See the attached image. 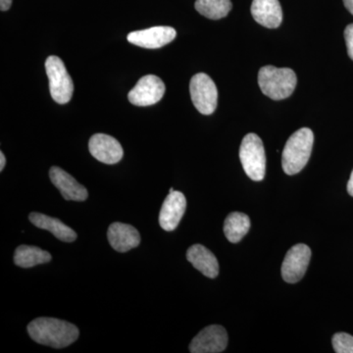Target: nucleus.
Wrapping results in <instances>:
<instances>
[{
  "label": "nucleus",
  "mask_w": 353,
  "mask_h": 353,
  "mask_svg": "<svg viewBox=\"0 0 353 353\" xmlns=\"http://www.w3.org/2000/svg\"><path fill=\"white\" fill-rule=\"evenodd\" d=\"M27 329L36 343L53 348L69 347L80 334L75 325L57 318H37L28 325Z\"/></svg>",
  "instance_id": "nucleus-1"
},
{
  "label": "nucleus",
  "mask_w": 353,
  "mask_h": 353,
  "mask_svg": "<svg viewBox=\"0 0 353 353\" xmlns=\"http://www.w3.org/2000/svg\"><path fill=\"white\" fill-rule=\"evenodd\" d=\"M313 143L314 134L308 128H301L290 136L282 154L283 170L287 175H296L306 166L311 157Z\"/></svg>",
  "instance_id": "nucleus-2"
},
{
  "label": "nucleus",
  "mask_w": 353,
  "mask_h": 353,
  "mask_svg": "<svg viewBox=\"0 0 353 353\" xmlns=\"http://www.w3.org/2000/svg\"><path fill=\"white\" fill-rule=\"evenodd\" d=\"M296 73L290 68L265 66L259 70V85L266 97L273 101L288 99L296 87Z\"/></svg>",
  "instance_id": "nucleus-3"
},
{
  "label": "nucleus",
  "mask_w": 353,
  "mask_h": 353,
  "mask_svg": "<svg viewBox=\"0 0 353 353\" xmlns=\"http://www.w3.org/2000/svg\"><path fill=\"white\" fill-rule=\"evenodd\" d=\"M240 159L246 175L252 181L263 180L266 170V155L263 143L257 134H248L241 141Z\"/></svg>",
  "instance_id": "nucleus-4"
},
{
  "label": "nucleus",
  "mask_w": 353,
  "mask_h": 353,
  "mask_svg": "<svg viewBox=\"0 0 353 353\" xmlns=\"http://www.w3.org/2000/svg\"><path fill=\"white\" fill-rule=\"evenodd\" d=\"M46 71L53 101L59 104L68 103L73 97L74 83L63 61L53 55L48 57L46 61Z\"/></svg>",
  "instance_id": "nucleus-5"
},
{
  "label": "nucleus",
  "mask_w": 353,
  "mask_h": 353,
  "mask_svg": "<svg viewBox=\"0 0 353 353\" xmlns=\"http://www.w3.org/2000/svg\"><path fill=\"white\" fill-rule=\"evenodd\" d=\"M190 97L197 110L203 115H211L218 103V90L212 79L204 73L192 77L190 83Z\"/></svg>",
  "instance_id": "nucleus-6"
},
{
  "label": "nucleus",
  "mask_w": 353,
  "mask_h": 353,
  "mask_svg": "<svg viewBox=\"0 0 353 353\" xmlns=\"http://www.w3.org/2000/svg\"><path fill=\"white\" fill-rule=\"evenodd\" d=\"M311 259V250L303 243L292 246L282 265V277L289 284H296L305 275Z\"/></svg>",
  "instance_id": "nucleus-7"
},
{
  "label": "nucleus",
  "mask_w": 353,
  "mask_h": 353,
  "mask_svg": "<svg viewBox=\"0 0 353 353\" xmlns=\"http://www.w3.org/2000/svg\"><path fill=\"white\" fill-rule=\"evenodd\" d=\"M165 94V85L161 79L146 75L139 79L128 94L130 102L136 106H150L161 101Z\"/></svg>",
  "instance_id": "nucleus-8"
},
{
  "label": "nucleus",
  "mask_w": 353,
  "mask_h": 353,
  "mask_svg": "<svg viewBox=\"0 0 353 353\" xmlns=\"http://www.w3.org/2000/svg\"><path fill=\"white\" fill-rule=\"evenodd\" d=\"M226 330L219 325H211L199 332L190 345L192 353H219L228 345Z\"/></svg>",
  "instance_id": "nucleus-9"
},
{
  "label": "nucleus",
  "mask_w": 353,
  "mask_h": 353,
  "mask_svg": "<svg viewBox=\"0 0 353 353\" xmlns=\"http://www.w3.org/2000/svg\"><path fill=\"white\" fill-rule=\"evenodd\" d=\"M176 36V32L174 28L159 26V27L130 32L127 39L129 43L139 48L157 50L170 43L175 39Z\"/></svg>",
  "instance_id": "nucleus-10"
},
{
  "label": "nucleus",
  "mask_w": 353,
  "mask_h": 353,
  "mask_svg": "<svg viewBox=\"0 0 353 353\" xmlns=\"http://www.w3.org/2000/svg\"><path fill=\"white\" fill-rule=\"evenodd\" d=\"M90 154L105 164H116L124 155L122 145L113 137L105 134H95L88 141Z\"/></svg>",
  "instance_id": "nucleus-11"
},
{
  "label": "nucleus",
  "mask_w": 353,
  "mask_h": 353,
  "mask_svg": "<svg viewBox=\"0 0 353 353\" xmlns=\"http://www.w3.org/2000/svg\"><path fill=\"white\" fill-rule=\"evenodd\" d=\"M187 208V199L178 190L169 192L162 204L159 214V224L162 229L172 232L178 227Z\"/></svg>",
  "instance_id": "nucleus-12"
},
{
  "label": "nucleus",
  "mask_w": 353,
  "mask_h": 353,
  "mask_svg": "<svg viewBox=\"0 0 353 353\" xmlns=\"http://www.w3.org/2000/svg\"><path fill=\"white\" fill-rule=\"evenodd\" d=\"M50 178L51 183L61 192L65 201H85L88 199V190L60 167H51Z\"/></svg>",
  "instance_id": "nucleus-13"
},
{
  "label": "nucleus",
  "mask_w": 353,
  "mask_h": 353,
  "mask_svg": "<svg viewBox=\"0 0 353 353\" xmlns=\"http://www.w3.org/2000/svg\"><path fill=\"white\" fill-rule=\"evenodd\" d=\"M108 238L110 245L118 252H129L141 243L138 230L124 223H112L108 228Z\"/></svg>",
  "instance_id": "nucleus-14"
},
{
  "label": "nucleus",
  "mask_w": 353,
  "mask_h": 353,
  "mask_svg": "<svg viewBox=\"0 0 353 353\" xmlns=\"http://www.w3.org/2000/svg\"><path fill=\"white\" fill-rule=\"evenodd\" d=\"M252 15L259 24L269 29L282 24L283 11L279 0H253Z\"/></svg>",
  "instance_id": "nucleus-15"
},
{
  "label": "nucleus",
  "mask_w": 353,
  "mask_h": 353,
  "mask_svg": "<svg viewBox=\"0 0 353 353\" xmlns=\"http://www.w3.org/2000/svg\"><path fill=\"white\" fill-rule=\"evenodd\" d=\"M187 259L194 268L210 279L217 277L219 274V263L214 254L201 245L190 246L187 252Z\"/></svg>",
  "instance_id": "nucleus-16"
},
{
  "label": "nucleus",
  "mask_w": 353,
  "mask_h": 353,
  "mask_svg": "<svg viewBox=\"0 0 353 353\" xmlns=\"http://www.w3.org/2000/svg\"><path fill=\"white\" fill-rule=\"evenodd\" d=\"M29 220L31 221L32 225L39 229L46 230L54 234L59 241L72 243L77 240L76 232L57 218L44 215L43 213L32 212L29 216Z\"/></svg>",
  "instance_id": "nucleus-17"
},
{
  "label": "nucleus",
  "mask_w": 353,
  "mask_h": 353,
  "mask_svg": "<svg viewBox=\"0 0 353 353\" xmlns=\"http://www.w3.org/2000/svg\"><path fill=\"white\" fill-rule=\"evenodd\" d=\"M51 259L50 253L38 246H18L14 254V263L21 268H32L37 265L48 263Z\"/></svg>",
  "instance_id": "nucleus-18"
},
{
  "label": "nucleus",
  "mask_w": 353,
  "mask_h": 353,
  "mask_svg": "<svg viewBox=\"0 0 353 353\" xmlns=\"http://www.w3.org/2000/svg\"><path fill=\"white\" fill-rule=\"evenodd\" d=\"M250 229V219L245 213L233 212L224 223V233L228 241L236 243L243 240Z\"/></svg>",
  "instance_id": "nucleus-19"
},
{
  "label": "nucleus",
  "mask_w": 353,
  "mask_h": 353,
  "mask_svg": "<svg viewBox=\"0 0 353 353\" xmlns=\"http://www.w3.org/2000/svg\"><path fill=\"white\" fill-rule=\"evenodd\" d=\"M194 7L204 17L219 20L226 17L233 6L231 0H196Z\"/></svg>",
  "instance_id": "nucleus-20"
},
{
  "label": "nucleus",
  "mask_w": 353,
  "mask_h": 353,
  "mask_svg": "<svg viewBox=\"0 0 353 353\" xmlns=\"http://www.w3.org/2000/svg\"><path fill=\"white\" fill-rule=\"evenodd\" d=\"M332 343L336 353H353V336L350 334H334Z\"/></svg>",
  "instance_id": "nucleus-21"
},
{
  "label": "nucleus",
  "mask_w": 353,
  "mask_h": 353,
  "mask_svg": "<svg viewBox=\"0 0 353 353\" xmlns=\"http://www.w3.org/2000/svg\"><path fill=\"white\" fill-rule=\"evenodd\" d=\"M345 43H347L348 57L353 60V24L348 25L345 30Z\"/></svg>",
  "instance_id": "nucleus-22"
},
{
  "label": "nucleus",
  "mask_w": 353,
  "mask_h": 353,
  "mask_svg": "<svg viewBox=\"0 0 353 353\" xmlns=\"http://www.w3.org/2000/svg\"><path fill=\"white\" fill-rule=\"evenodd\" d=\"M12 6V0H0V9L7 11Z\"/></svg>",
  "instance_id": "nucleus-23"
},
{
  "label": "nucleus",
  "mask_w": 353,
  "mask_h": 353,
  "mask_svg": "<svg viewBox=\"0 0 353 353\" xmlns=\"http://www.w3.org/2000/svg\"><path fill=\"white\" fill-rule=\"evenodd\" d=\"M347 192L350 196H353V170L352 172V175H350V181L347 183Z\"/></svg>",
  "instance_id": "nucleus-24"
},
{
  "label": "nucleus",
  "mask_w": 353,
  "mask_h": 353,
  "mask_svg": "<svg viewBox=\"0 0 353 353\" xmlns=\"http://www.w3.org/2000/svg\"><path fill=\"white\" fill-rule=\"evenodd\" d=\"M6 164V158L4 157L3 152H0V171H3Z\"/></svg>",
  "instance_id": "nucleus-25"
},
{
  "label": "nucleus",
  "mask_w": 353,
  "mask_h": 353,
  "mask_svg": "<svg viewBox=\"0 0 353 353\" xmlns=\"http://www.w3.org/2000/svg\"><path fill=\"white\" fill-rule=\"evenodd\" d=\"M343 3H345L347 10L353 15V0H343Z\"/></svg>",
  "instance_id": "nucleus-26"
},
{
  "label": "nucleus",
  "mask_w": 353,
  "mask_h": 353,
  "mask_svg": "<svg viewBox=\"0 0 353 353\" xmlns=\"http://www.w3.org/2000/svg\"><path fill=\"white\" fill-rule=\"evenodd\" d=\"M174 192L173 188H171V189H170V192Z\"/></svg>",
  "instance_id": "nucleus-27"
}]
</instances>
